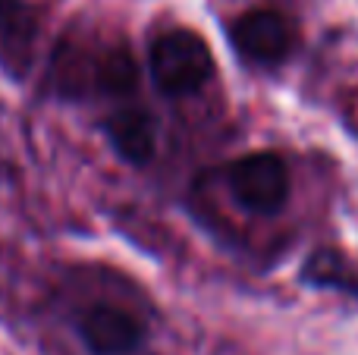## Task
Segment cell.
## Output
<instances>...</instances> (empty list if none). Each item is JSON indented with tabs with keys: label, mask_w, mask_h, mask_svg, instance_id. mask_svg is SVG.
Returning a JSON list of instances; mask_svg holds the SVG:
<instances>
[{
	"label": "cell",
	"mask_w": 358,
	"mask_h": 355,
	"mask_svg": "<svg viewBox=\"0 0 358 355\" xmlns=\"http://www.w3.org/2000/svg\"><path fill=\"white\" fill-rule=\"evenodd\" d=\"M148 69L157 92L167 98H185L204 88L214 75V54L208 41L192 29H170L155 38Z\"/></svg>",
	"instance_id": "obj_1"
},
{
	"label": "cell",
	"mask_w": 358,
	"mask_h": 355,
	"mask_svg": "<svg viewBox=\"0 0 358 355\" xmlns=\"http://www.w3.org/2000/svg\"><path fill=\"white\" fill-rule=\"evenodd\" d=\"M229 41L252 66H280L299 48V22L283 10L258 6L229 25Z\"/></svg>",
	"instance_id": "obj_2"
},
{
	"label": "cell",
	"mask_w": 358,
	"mask_h": 355,
	"mask_svg": "<svg viewBox=\"0 0 358 355\" xmlns=\"http://www.w3.org/2000/svg\"><path fill=\"white\" fill-rule=\"evenodd\" d=\"M227 182L233 198L252 214H277L289 198V170L277 154H248L229 164Z\"/></svg>",
	"instance_id": "obj_3"
},
{
	"label": "cell",
	"mask_w": 358,
	"mask_h": 355,
	"mask_svg": "<svg viewBox=\"0 0 358 355\" xmlns=\"http://www.w3.org/2000/svg\"><path fill=\"white\" fill-rule=\"evenodd\" d=\"M79 340L92 355H132L145 343V324L120 305H92L76 321Z\"/></svg>",
	"instance_id": "obj_4"
},
{
	"label": "cell",
	"mask_w": 358,
	"mask_h": 355,
	"mask_svg": "<svg viewBox=\"0 0 358 355\" xmlns=\"http://www.w3.org/2000/svg\"><path fill=\"white\" fill-rule=\"evenodd\" d=\"M104 136L126 164H148L157 151V126L145 107H120L104 119Z\"/></svg>",
	"instance_id": "obj_5"
},
{
	"label": "cell",
	"mask_w": 358,
	"mask_h": 355,
	"mask_svg": "<svg viewBox=\"0 0 358 355\" xmlns=\"http://www.w3.org/2000/svg\"><path fill=\"white\" fill-rule=\"evenodd\" d=\"M88 79H92L94 92L110 94V98H126V94H132L138 85V66H136V60H132L129 48L117 44V48H107L94 57Z\"/></svg>",
	"instance_id": "obj_6"
},
{
	"label": "cell",
	"mask_w": 358,
	"mask_h": 355,
	"mask_svg": "<svg viewBox=\"0 0 358 355\" xmlns=\"http://www.w3.org/2000/svg\"><path fill=\"white\" fill-rule=\"evenodd\" d=\"M302 280L321 289H336L343 296L358 299V261L346 258L336 249H324L311 255L302 268Z\"/></svg>",
	"instance_id": "obj_7"
}]
</instances>
